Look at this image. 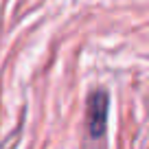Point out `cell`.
<instances>
[{
  "label": "cell",
  "instance_id": "6da1fadb",
  "mask_svg": "<svg viewBox=\"0 0 149 149\" xmlns=\"http://www.w3.org/2000/svg\"><path fill=\"white\" fill-rule=\"evenodd\" d=\"M107 116V97L105 92H94L88 101V132L90 136H101Z\"/></svg>",
  "mask_w": 149,
  "mask_h": 149
}]
</instances>
